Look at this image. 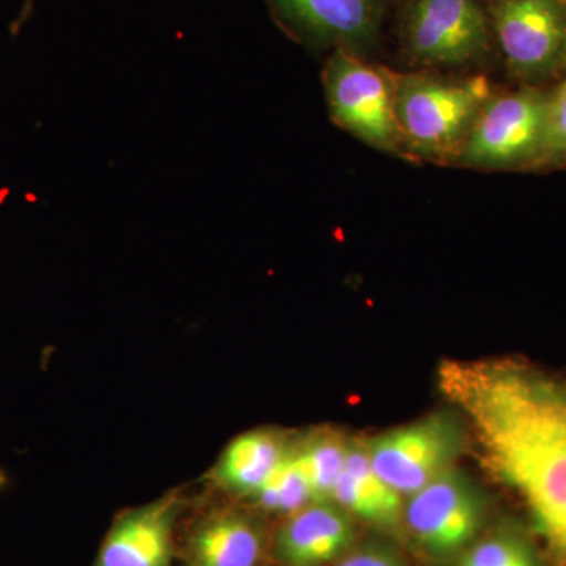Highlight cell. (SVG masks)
Returning <instances> with one entry per match:
<instances>
[{
  "instance_id": "cell-5",
  "label": "cell",
  "mask_w": 566,
  "mask_h": 566,
  "mask_svg": "<svg viewBox=\"0 0 566 566\" xmlns=\"http://www.w3.org/2000/svg\"><path fill=\"white\" fill-rule=\"evenodd\" d=\"M331 117L370 147L409 158L397 120L395 73L365 57L335 50L323 70Z\"/></svg>"
},
{
  "instance_id": "cell-15",
  "label": "cell",
  "mask_w": 566,
  "mask_h": 566,
  "mask_svg": "<svg viewBox=\"0 0 566 566\" xmlns=\"http://www.w3.org/2000/svg\"><path fill=\"white\" fill-rule=\"evenodd\" d=\"M348 439L334 430H318L294 446L314 502L333 501L335 483L345 468Z\"/></svg>"
},
{
  "instance_id": "cell-18",
  "label": "cell",
  "mask_w": 566,
  "mask_h": 566,
  "mask_svg": "<svg viewBox=\"0 0 566 566\" xmlns=\"http://www.w3.org/2000/svg\"><path fill=\"white\" fill-rule=\"evenodd\" d=\"M566 167V74L551 85L549 91V137L545 170Z\"/></svg>"
},
{
  "instance_id": "cell-7",
  "label": "cell",
  "mask_w": 566,
  "mask_h": 566,
  "mask_svg": "<svg viewBox=\"0 0 566 566\" xmlns=\"http://www.w3.org/2000/svg\"><path fill=\"white\" fill-rule=\"evenodd\" d=\"M465 441L457 412L439 411L390 428L367 442L378 474L403 497L455 468Z\"/></svg>"
},
{
  "instance_id": "cell-11",
  "label": "cell",
  "mask_w": 566,
  "mask_h": 566,
  "mask_svg": "<svg viewBox=\"0 0 566 566\" xmlns=\"http://www.w3.org/2000/svg\"><path fill=\"white\" fill-rule=\"evenodd\" d=\"M352 515L334 501L311 502L286 517L275 536V554L285 566H323L348 553Z\"/></svg>"
},
{
  "instance_id": "cell-3",
  "label": "cell",
  "mask_w": 566,
  "mask_h": 566,
  "mask_svg": "<svg viewBox=\"0 0 566 566\" xmlns=\"http://www.w3.org/2000/svg\"><path fill=\"white\" fill-rule=\"evenodd\" d=\"M549 91L551 85H520L495 92L480 111L455 164L505 172L545 170Z\"/></svg>"
},
{
  "instance_id": "cell-13",
  "label": "cell",
  "mask_w": 566,
  "mask_h": 566,
  "mask_svg": "<svg viewBox=\"0 0 566 566\" xmlns=\"http://www.w3.org/2000/svg\"><path fill=\"white\" fill-rule=\"evenodd\" d=\"M333 501L349 515L379 527H395L403 520V495L376 471L367 442L348 441L345 468L335 483Z\"/></svg>"
},
{
  "instance_id": "cell-17",
  "label": "cell",
  "mask_w": 566,
  "mask_h": 566,
  "mask_svg": "<svg viewBox=\"0 0 566 566\" xmlns=\"http://www.w3.org/2000/svg\"><path fill=\"white\" fill-rule=\"evenodd\" d=\"M458 566H539V564L526 539L513 534H497L469 546Z\"/></svg>"
},
{
  "instance_id": "cell-12",
  "label": "cell",
  "mask_w": 566,
  "mask_h": 566,
  "mask_svg": "<svg viewBox=\"0 0 566 566\" xmlns=\"http://www.w3.org/2000/svg\"><path fill=\"white\" fill-rule=\"evenodd\" d=\"M264 556L262 528L238 510H216L189 535L188 566H260Z\"/></svg>"
},
{
  "instance_id": "cell-16",
  "label": "cell",
  "mask_w": 566,
  "mask_h": 566,
  "mask_svg": "<svg viewBox=\"0 0 566 566\" xmlns=\"http://www.w3.org/2000/svg\"><path fill=\"white\" fill-rule=\"evenodd\" d=\"M253 497L264 510L285 513V515H292L314 502L311 486H308L303 469L294 455V447L290 449L289 455L283 458L274 474Z\"/></svg>"
},
{
  "instance_id": "cell-20",
  "label": "cell",
  "mask_w": 566,
  "mask_h": 566,
  "mask_svg": "<svg viewBox=\"0 0 566 566\" xmlns=\"http://www.w3.org/2000/svg\"><path fill=\"white\" fill-rule=\"evenodd\" d=\"M33 3H35V0H24V6H22L20 17H18V20L13 22V25H11V32H13L14 35L21 31L22 25H24L25 21L31 17Z\"/></svg>"
},
{
  "instance_id": "cell-4",
  "label": "cell",
  "mask_w": 566,
  "mask_h": 566,
  "mask_svg": "<svg viewBox=\"0 0 566 566\" xmlns=\"http://www.w3.org/2000/svg\"><path fill=\"white\" fill-rule=\"evenodd\" d=\"M398 41L406 61L428 71L476 69L497 51L486 0H406Z\"/></svg>"
},
{
  "instance_id": "cell-2",
  "label": "cell",
  "mask_w": 566,
  "mask_h": 566,
  "mask_svg": "<svg viewBox=\"0 0 566 566\" xmlns=\"http://www.w3.org/2000/svg\"><path fill=\"white\" fill-rule=\"evenodd\" d=\"M495 93L485 74L395 73V107L409 158L457 163L480 111Z\"/></svg>"
},
{
  "instance_id": "cell-9",
  "label": "cell",
  "mask_w": 566,
  "mask_h": 566,
  "mask_svg": "<svg viewBox=\"0 0 566 566\" xmlns=\"http://www.w3.org/2000/svg\"><path fill=\"white\" fill-rule=\"evenodd\" d=\"M392 0H268L275 21L315 50L367 57L381 36Z\"/></svg>"
},
{
  "instance_id": "cell-6",
  "label": "cell",
  "mask_w": 566,
  "mask_h": 566,
  "mask_svg": "<svg viewBox=\"0 0 566 566\" xmlns=\"http://www.w3.org/2000/svg\"><path fill=\"white\" fill-rule=\"evenodd\" d=\"M486 9L512 80L547 87L566 74L564 0H486Z\"/></svg>"
},
{
  "instance_id": "cell-19",
  "label": "cell",
  "mask_w": 566,
  "mask_h": 566,
  "mask_svg": "<svg viewBox=\"0 0 566 566\" xmlns=\"http://www.w3.org/2000/svg\"><path fill=\"white\" fill-rule=\"evenodd\" d=\"M337 566H405L401 558L386 547L367 546L349 554Z\"/></svg>"
},
{
  "instance_id": "cell-8",
  "label": "cell",
  "mask_w": 566,
  "mask_h": 566,
  "mask_svg": "<svg viewBox=\"0 0 566 566\" xmlns=\"http://www.w3.org/2000/svg\"><path fill=\"white\" fill-rule=\"evenodd\" d=\"M486 517L485 495L471 476L452 468L409 495L403 520L420 546L447 557L474 543Z\"/></svg>"
},
{
  "instance_id": "cell-21",
  "label": "cell",
  "mask_w": 566,
  "mask_h": 566,
  "mask_svg": "<svg viewBox=\"0 0 566 566\" xmlns=\"http://www.w3.org/2000/svg\"><path fill=\"white\" fill-rule=\"evenodd\" d=\"M564 2L566 3V0H564Z\"/></svg>"
},
{
  "instance_id": "cell-10",
  "label": "cell",
  "mask_w": 566,
  "mask_h": 566,
  "mask_svg": "<svg viewBox=\"0 0 566 566\" xmlns=\"http://www.w3.org/2000/svg\"><path fill=\"white\" fill-rule=\"evenodd\" d=\"M178 504L164 497L117 517L95 566H170Z\"/></svg>"
},
{
  "instance_id": "cell-14",
  "label": "cell",
  "mask_w": 566,
  "mask_h": 566,
  "mask_svg": "<svg viewBox=\"0 0 566 566\" xmlns=\"http://www.w3.org/2000/svg\"><path fill=\"white\" fill-rule=\"evenodd\" d=\"M289 442L274 430H253L238 436L216 465V482L240 495H255L289 455Z\"/></svg>"
},
{
  "instance_id": "cell-1",
  "label": "cell",
  "mask_w": 566,
  "mask_h": 566,
  "mask_svg": "<svg viewBox=\"0 0 566 566\" xmlns=\"http://www.w3.org/2000/svg\"><path fill=\"white\" fill-rule=\"evenodd\" d=\"M438 382L486 468L566 558V382L506 357L444 360Z\"/></svg>"
}]
</instances>
